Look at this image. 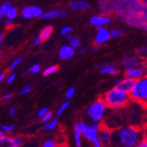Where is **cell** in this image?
Listing matches in <instances>:
<instances>
[{"mask_svg":"<svg viewBox=\"0 0 147 147\" xmlns=\"http://www.w3.org/2000/svg\"><path fill=\"white\" fill-rule=\"evenodd\" d=\"M143 131L133 126L118 128L112 131L111 147H135L143 140Z\"/></svg>","mask_w":147,"mask_h":147,"instance_id":"cell-1","label":"cell"},{"mask_svg":"<svg viewBox=\"0 0 147 147\" xmlns=\"http://www.w3.org/2000/svg\"><path fill=\"white\" fill-rule=\"evenodd\" d=\"M101 99L104 100L107 107L111 109L123 108L130 100L128 92L115 86L106 92Z\"/></svg>","mask_w":147,"mask_h":147,"instance_id":"cell-2","label":"cell"},{"mask_svg":"<svg viewBox=\"0 0 147 147\" xmlns=\"http://www.w3.org/2000/svg\"><path fill=\"white\" fill-rule=\"evenodd\" d=\"M108 107L102 99H98L89 104L86 109V114L92 123H100L108 112Z\"/></svg>","mask_w":147,"mask_h":147,"instance_id":"cell-3","label":"cell"},{"mask_svg":"<svg viewBox=\"0 0 147 147\" xmlns=\"http://www.w3.org/2000/svg\"><path fill=\"white\" fill-rule=\"evenodd\" d=\"M78 126L82 132L83 137H85L90 143L93 144L99 140V131L101 128L100 123H87L84 121H81L78 123Z\"/></svg>","mask_w":147,"mask_h":147,"instance_id":"cell-4","label":"cell"},{"mask_svg":"<svg viewBox=\"0 0 147 147\" xmlns=\"http://www.w3.org/2000/svg\"><path fill=\"white\" fill-rule=\"evenodd\" d=\"M43 12L42 8L38 5H28L23 7L20 11V14L25 20H34L41 18Z\"/></svg>","mask_w":147,"mask_h":147,"instance_id":"cell-5","label":"cell"},{"mask_svg":"<svg viewBox=\"0 0 147 147\" xmlns=\"http://www.w3.org/2000/svg\"><path fill=\"white\" fill-rule=\"evenodd\" d=\"M24 139L20 136L5 134L0 137V147H22Z\"/></svg>","mask_w":147,"mask_h":147,"instance_id":"cell-6","label":"cell"},{"mask_svg":"<svg viewBox=\"0 0 147 147\" xmlns=\"http://www.w3.org/2000/svg\"><path fill=\"white\" fill-rule=\"evenodd\" d=\"M145 72L146 70L144 67L140 65L138 66H132V67H129V68H125L124 71V76L126 78L134 79V80H138L141 78H143L144 76H145Z\"/></svg>","mask_w":147,"mask_h":147,"instance_id":"cell-7","label":"cell"},{"mask_svg":"<svg viewBox=\"0 0 147 147\" xmlns=\"http://www.w3.org/2000/svg\"><path fill=\"white\" fill-rule=\"evenodd\" d=\"M111 39L110 36V30L107 28V26H101L98 28L96 34L94 35V42L98 45H103L108 42Z\"/></svg>","mask_w":147,"mask_h":147,"instance_id":"cell-8","label":"cell"},{"mask_svg":"<svg viewBox=\"0 0 147 147\" xmlns=\"http://www.w3.org/2000/svg\"><path fill=\"white\" fill-rule=\"evenodd\" d=\"M135 86L138 92L139 102L147 103V76H144L137 80Z\"/></svg>","mask_w":147,"mask_h":147,"instance_id":"cell-9","label":"cell"},{"mask_svg":"<svg viewBox=\"0 0 147 147\" xmlns=\"http://www.w3.org/2000/svg\"><path fill=\"white\" fill-rule=\"evenodd\" d=\"M67 11L63 9H51L49 11H44L43 14L40 19L43 20H56V19H63L67 16Z\"/></svg>","mask_w":147,"mask_h":147,"instance_id":"cell-10","label":"cell"},{"mask_svg":"<svg viewBox=\"0 0 147 147\" xmlns=\"http://www.w3.org/2000/svg\"><path fill=\"white\" fill-rule=\"evenodd\" d=\"M112 22V19L108 15L96 14L90 18V24L95 28H101V26H107Z\"/></svg>","mask_w":147,"mask_h":147,"instance_id":"cell-11","label":"cell"},{"mask_svg":"<svg viewBox=\"0 0 147 147\" xmlns=\"http://www.w3.org/2000/svg\"><path fill=\"white\" fill-rule=\"evenodd\" d=\"M136 80L134 79H131V78H123L121 79H119L118 81L116 82L115 84V87L121 89L126 92H129L131 91V89L134 87V86L136 85Z\"/></svg>","mask_w":147,"mask_h":147,"instance_id":"cell-12","label":"cell"},{"mask_svg":"<svg viewBox=\"0 0 147 147\" xmlns=\"http://www.w3.org/2000/svg\"><path fill=\"white\" fill-rule=\"evenodd\" d=\"M76 54V49L72 48L70 44H64L61 46L58 51L59 58L61 60H69L72 58Z\"/></svg>","mask_w":147,"mask_h":147,"instance_id":"cell-13","label":"cell"},{"mask_svg":"<svg viewBox=\"0 0 147 147\" xmlns=\"http://www.w3.org/2000/svg\"><path fill=\"white\" fill-rule=\"evenodd\" d=\"M100 72L103 75H109V76H116L119 74V70L116 66L110 63H104L98 64Z\"/></svg>","mask_w":147,"mask_h":147,"instance_id":"cell-14","label":"cell"},{"mask_svg":"<svg viewBox=\"0 0 147 147\" xmlns=\"http://www.w3.org/2000/svg\"><path fill=\"white\" fill-rule=\"evenodd\" d=\"M91 7L87 0H72L69 4V8L73 11H85Z\"/></svg>","mask_w":147,"mask_h":147,"instance_id":"cell-15","label":"cell"},{"mask_svg":"<svg viewBox=\"0 0 147 147\" xmlns=\"http://www.w3.org/2000/svg\"><path fill=\"white\" fill-rule=\"evenodd\" d=\"M99 139L103 146H109L112 139V130L108 127H101L99 131Z\"/></svg>","mask_w":147,"mask_h":147,"instance_id":"cell-16","label":"cell"},{"mask_svg":"<svg viewBox=\"0 0 147 147\" xmlns=\"http://www.w3.org/2000/svg\"><path fill=\"white\" fill-rule=\"evenodd\" d=\"M141 63V59L138 57H125L123 60H122V65L124 68H129V67H132V66H138L140 65Z\"/></svg>","mask_w":147,"mask_h":147,"instance_id":"cell-17","label":"cell"},{"mask_svg":"<svg viewBox=\"0 0 147 147\" xmlns=\"http://www.w3.org/2000/svg\"><path fill=\"white\" fill-rule=\"evenodd\" d=\"M73 138H74V143L76 147H82V132L79 129L78 123L74 124L73 127Z\"/></svg>","mask_w":147,"mask_h":147,"instance_id":"cell-18","label":"cell"},{"mask_svg":"<svg viewBox=\"0 0 147 147\" xmlns=\"http://www.w3.org/2000/svg\"><path fill=\"white\" fill-rule=\"evenodd\" d=\"M59 124V122L57 118H53L52 120H50L49 122L44 123V125L42 127V130H47V131H53L57 129Z\"/></svg>","mask_w":147,"mask_h":147,"instance_id":"cell-19","label":"cell"},{"mask_svg":"<svg viewBox=\"0 0 147 147\" xmlns=\"http://www.w3.org/2000/svg\"><path fill=\"white\" fill-rule=\"evenodd\" d=\"M53 31H54L53 26L50 25H48V26H45L44 28L41 30L39 35L42 37V39L43 40V41H46V40H48L52 35Z\"/></svg>","mask_w":147,"mask_h":147,"instance_id":"cell-20","label":"cell"},{"mask_svg":"<svg viewBox=\"0 0 147 147\" xmlns=\"http://www.w3.org/2000/svg\"><path fill=\"white\" fill-rule=\"evenodd\" d=\"M19 14H20V11H19V10L17 9V7L11 5V6L9 8V10L7 11V12H6L5 18L14 20H16V19L18 18Z\"/></svg>","mask_w":147,"mask_h":147,"instance_id":"cell-21","label":"cell"},{"mask_svg":"<svg viewBox=\"0 0 147 147\" xmlns=\"http://www.w3.org/2000/svg\"><path fill=\"white\" fill-rule=\"evenodd\" d=\"M11 3L10 1H4L3 3L0 4V16L1 17H5V14L9 8L11 6Z\"/></svg>","mask_w":147,"mask_h":147,"instance_id":"cell-22","label":"cell"},{"mask_svg":"<svg viewBox=\"0 0 147 147\" xmlns=\"http://www.w3.org/2000/svg\"><path fill=\"white\" fill-rule=\"evenodd\" d=\"M70 106H71L70 100H66V101L63 102L61 104V106L58 108V109L57 110V116H61L66 110L69 109Z\"/></svg>","mask_w":147,"mask_h":147,"instance_id":"cell-23","label":"cell"},{"mask_svg":"<svg viewBox=\"0 0 147 147\" xmlns=\"http://www.w3.org/2000/svg\"><path fill=\"white\" fill-rule=\"evenodd\" d=\"M57 71H58V66L57 65H50L43 71V75L45 77L51 76L53 74H55Z\"/></svg>","mask_w":147,"mask_h":147,"instance_id":"cell-24","label":"cell"},{"mask_svg":"<svg viewBox=\"0 0 147 147\" xmlns=\"http://www.w3.org/2000/svg\"><path fill=\"white\" fill-rule=\"evenodd\" d=\"M69 44H70L72 48H74L75 49H79L80 47H81L82 42H81V40H80L78 37L73 36L72 39L69 42Z\"/></svg>","mask_w":147,"mask_h":147,"instance_id":"cell-25","label":"cell"},{"mask_svg":"<svg viewBox=\"0 0 147 147\" xmlns=\"http://www.w3.org/2000/svg\"><path fill=\"white\" fill-rule=\"evenodd\" d=\"M22 63V58H20V57H18V58H15L14 60H13L11 63V64H10V66H9V71L11 72V71H14L20 65V63Z\"/></svg>","mask_w":147,"mask_h":147,"instance_id":"cell-26","label":"cell"},{"mask_svg":"<svg viewBox=\"0 0 147 147\" xmlns=\"http://www.w3.org/2000/svg\"><path fill=\"white\" fill-rule=\"evenodd\" d=\"M41 147H60L57 143L52 138H47L46 140L43 141V143L42 144Z\"/></svg>","mask_w":147,"mask_h":147,"instance_id":"cell-27","label":"cell"},{"mask_svg":"<svg viewBox=\"0 0 147 147\" xmlns=\"http://www.w3.org/2000/svg\"><path fill=\"white\" fill-rule=\"evenodd\" d=\"M123 34V32L120 28H113L110 30V36L113 39H118L120 37H122Z\"/></svg>","mask_w":147,"mask_h":147,"instance_id":"cell-28","label":"cell"},{"mask_svg":"<svg viewBox=\"0 0 147 147\" xmlns=\"http://www.w3.org/2000/svg\"><path fill=\"white\" fill-rule=\"evenodd\" d=\"M28 71L31 74H38V73H40L42 71V66L40 64H38V63H34L32 66H30Z\"/></svg>","mask_w":147,"mask_h":147,"instance_id":"cell-29","label":"cell"},{"mask_svg":"<svg viewBox=\"0 0 147 147\" xmlns=\"http://www.w3.org/2000/svg\"><path fill=\"white\" fill-rule=\"evenodd\" d=\"M16 78H17V73H16L15 71H11L9 75H7V76H6V78H5L6 83H7L8 85L12 84L13 82L15 81Z\"/></svg>","mask_w":147,"mask_h":147,"instance_id":"cell-30","label":"cell"},{"mask_svg":"<svg viewBox=\"0 0 147 147\" xmlns=\"http://www.w3.org/2000/svg\"><path fill=\"white\" fill-rule=\"evenodd\" d=\"M32 92V86L30 84L28 85H26L25 86H23L20 92V95H26L28 94V93H30Z\"/></svg>","mask_w":147,"mask_h":147,"instance_id":"cell-31","label":"cell"},{"mask_svg":"<svg viewBox=\"0 0 147 147\" xmlns=\"http://www.w3.org/2000/svg\"><path fill=\"white\" fill-rule=\"evenodd\" d=\"M75 92H76V90L74 87H70L67 89V91L65 92V98L67 100H70V99H72L75 95Z\"/></svg>","mask_w":147,"mask_h":147,"instance_id":"cell-32","label":"cell"},{"mask_svg":"<svg viewBox=\"0 0 147 147\" xmlns=\"http://www.w3.org/2000/svg\"><path fill=\"white\" fill-rule=\"evenodd\" d=\"M1 129L5 133H11L15 129V126L13 124H4L1 127Z\"/></svg>","mask_w":147,"mask_h":147,"instance_id":"cell-33","label":"cell"},{"mask_svg":"<svg viewBox=\"0 0 147 147\" xmlns=\"http://www.w3.org/2000/svg\"><path fill=\"white\" fill-rule=\"evenodd\" d=\"M71 32H72V28L70 26H65L60 30L61 35H63V36H66V35L71 34Z\"/></svg>","mask_w":147,"mask_h":147,"instance_id":"cell-34","label":"cell"},{"mask_svg":"<svg viewBox=\"0 0 147 147\" xmlns=\"http://www.w3.org/2000/svg\"><path fill=\"white\" fill-rule=\"evenodd\" d=\"M41 119H42V123H46L49 122L50 120H52V119H53V113H52V112H50V111H49V112H47V113L45 114V115H44V116H42Z\"/></svg>","mask_w":147,"mask_h":147,"instance_id":"cell-35","label":"cell"},{"mask_svg":"<svg viewBox=\"0 0 147 147\" xmlns=\"http://www.w3.org/2000/svg\"><path fill=\"white\" fill-rule=\"evenodd\" d=\"M47 112H49V109L47 108V107H43V108L40 109L39 111L37 112V116H38L39 118H42V116L45 115V114H46Z\"/></svg>","mask_w":147,"mask_h":147,"instance_id":"cell-36","label":"cell"},{"mask_svg":"<svg viewBox=\"0 0 147 147\" xmlns=\"http://www.w3.org/2000/svg\"><path fill=\"white\" fill-rule=\"evenodd\" d=\"M13 21H14V20L5 18V20L3 21V25H4V26L5 28H11V26H13Z\"/></svg>","mask_w":147,"mask_h":147,"instance_id":"cell-37","label":"cell"},{"mask_svg":"<svg viewBox=\"0 0 147 147\" xmlns=\"http://www.w3.org/2000/svg\"><path fill=\"white\" fill-rule=\"evenodd\" d=\"M12 98H13V93L12 92H5V94L2 96L1 100H3L5 101H8V100H11Z\"/></svg>","mask_w":147,"mask_h":147,"instance_id":"cell-38","label":"cell"},{"mask_svg":"<svg viewBox=\"0 0 147 147\" xmlns=\"http://www.w3.org/2000/svg\"><path fill=\"white\" fill-rule=\"evenodd\" d=\"M42 42H43V40L42 39V37L40 35H38V36H36L34 38L33 44H34V46H39V45H41L42 43Z\"/></svg>","mask_w":147,"mask_h":147,"instance_id":"cell-39","label":"cell"},{"mask_svg":"<svg viewBox=\"0 0 147 147\" xmlns=\"http://www.w3.org/2000/svg\"><path fill=\"white\" fill-rule=\"evenodd\" d=\"M5 78H6V74H5V72H0V85H1L5 80Z\"/></svg>","mask_w":147,"mask_h":147,"instance_id":"cell-40","label":"cell"},{"mask_svg":"<svg viewBox=\"0 0 147 147\" xmlns=\"http://www.w3.org/2000/svg\"><path fill=\"white\" fill-rule=\"evenodd\" d=\"M86 50H87V48L86 47H80L79 49H78V54H84L85 52H86Z\"/></svg>","mask_w":147,"mask_h":147,"instance_id":"cell-41","label":"cell"},{"mask_svg":"<svg viewBox=\"0 0 147 147\" xmlns=\"http://www.w3.org/2000/svg\"><path fill=\"white\" fill-rule=\"evenodd\" d=\"M16 114V109L15 108H10L9 109V115L11 116H14Z\"/></svg>","mask_w":147,"mask_h":147,"instance_id":"cell-42","label":"cell"},{"mask_svg":"<svg viewBox=\"0 0 147 147\" xmlns=\"http://www.w3.org/2000/svg\"><path fill=\"white\" fill-rule=\"evenodd\" d=\"M135 147H147V144H146L144 140H142V141H140Z\"/></svg>","mask_w":147,"mask_h":147,"instance_id":"cell-43","label":"cell"},{"mask_svg":"<svg viewBox=\"0 0 147 147\" xmlns=\"http://www.w3.org/2000/svg\"><path fill=\"white\" fill-rule=\"evenodd\" d=\"M92 145H93V147H103V144H101V142L100 141V139L99 140H97L96 142H94L92 144Z\"/></svg>","mask_w":147,"mask_h":147,"instance_id":"cell-44","label":"cell"},{"mask_svg":"<svg viewBox=\"0 0 147 147\" xmlns=\"http://www.w3.org/2000/svg\"><path fill=\"white\" fill-rule=\"evenodd\" d=\"M73 36H74V35H73L72 34H68V35H66V36H65L66 41H67V42H69L71 41V40L72 39V37H73Z\"/></svg>","mask_w":147,"mask_h":147,"instance_id":"cell-45","label":"cell"},{"mask_svg":"<svg viewBox=\"0 0 147 147\" xmlns=\"http://www.w3.org/2000/svg\"><path fill=\"white\" fill-rule=\"evenodd\" d=\"M143 140L147 144V129L144 132V135H143Z\"/></svg>","mask_w":147,"mask_h":147,"instance_id":"cell-46","label":"cell"},{"mask_svg":"<svg viewBox=\"0 0 147 147\" xmlns=\"http://www.w3.org/2000/svg\"><path fill=\"white\" fill-rule=\"evenodd\" d=\"M3 41H4V34L2 31H0V46H1Z\"/></svg>","mask_w":147,"mask_h":147,"instance_id":"cell-47","label":"cell"},{"mask_svg":"<svg viewBox=\"0 0 147 147\" xmlns=\"http://www.w3.org/2000/svg\"><path fill=\"white\" fill-rule=\"evenodd\" d=\"M100 49V45L95 44V45H94V47H93V51H98Z\"/></svg>","mask_w":147,"mask_h":147,"instance_id":"cell-48","label":"cell"},{"mask_svg":"<svg viewBox=\"0 0 147 147\" xmlns=\"http://www.w3.org/2000/svg\"><path fill=\"white\" fill-rule=\"evenodd\" d=\"M5 133L1 129H0V137H1V136H3V135H5Z\"/></svg>","mask_w":147,"mask_h":147,"instance_id":"cell-49","label":"cell"},{"mask_svg":"<svg viewBox=\"0 0 147 147\" xmlns=\"http://www.w3.org/2000/svg\"><path fill=\"white\" fill-rule=\"evenodd\" d=\"M2 20H3V17H1V16H0V22L2 21Z\"/></svg>","mask_w":147,"mask_h":147,"instance_id":"cell-50","label":"cell"},{"mask_svg":"<svg viewBox=\"0 0 147 147\" xmlns=\"http://www.w3.org/2000/svg\"><path fill=\"white\" fill-rule=\"evenodd\" d=\"M1 55H2V53H1V50H0V58H1Z\"/></svg>","mask_w":147,"mask_h":147,"instance_id":"cell-51","label":"cell"},{"mask_svg":"<svg viewBox=\"0 0 147 147\" xmlns=\"http://www.w3.org/2000/svg\"><path fill=\"white\" fill-rule=\"evenodd\" d=\"M1 99H2V96H1V95H0V100H1Z\"/></svg>","mask_w":147,"mask_h":147,"instance_id":"cell-52","label":"cell"},{"mask_svg":"<svg viewBox=\"0 0 147 147\" xmlns=\"http://www.w3.org/2000/svg\"><path fill=\"white\" fill-rule=\"evenodd\" d=\"M0 1H1V0H0Z\"/></svg>","mask_w":147,"mask_h":147,"instance_id":"cell-53","label":"cell"}]
</instances>
